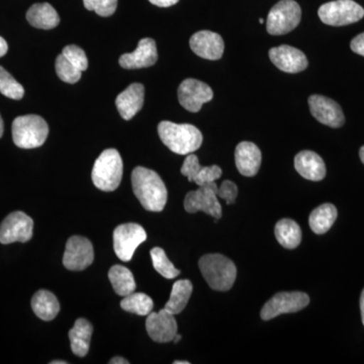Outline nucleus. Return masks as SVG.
Returning a JSON list of instances; mask_svg holds the SVG:
<instances>
[{
  "mask_svg": "<svg viewBox=\"0 0 364 364\" xmlns=\"http://www.w3.org/2000/svg\"><path fill=\"white\" fill-rule=\"evenodd\" d=\"M134 193L145 210L162 212L167 203V188L161 177L153 170L139 166L132 172Z\"/></svg>",
  "mask_w": 364,
  "mask_h": 364,
  "instance_id": "obj_1",
  "label": "nucleus"
},
{
  "mask_svg": "<svg viewBox=\"0 0 364 364\" xmlns=\"http://www.w3.org/2000/svg\"><path fill=\"white\" fill-rule=\"evenodd\" d=\"M158 134L163 144L179 155L191 154L203 144L202 132L193 124L163 121L158 126Z\"/></svg>",
  "mask_w": 364,
  "mask_h": 364,
  "instance_id": "obj_2",
  "label": "nucleus"
},
{
  "mask_svg": "<svg viewBox=\"0 0 364 364\" xmlns=\"http://www.w3.org/2000/svg\"><path fill=\"white\" fill-rule=\"evenodd\" d=\"M200 272L210 289L218 291L231 289L237 277L233 261L222 254H207L198 262Z\"/></svg>",
  "mask_w": 364,
  "mask_h": 364,
  "instance_id": "obj_3",
  "label": "nucleus"
},
{
  "mask_svg": "<svg viewBox=\"0 0 364 364\" xmlns=\"http://www.w3.org/2000/svg\"><path fill=\"white\" fill-rule=\"evenodd\" d=\"M123 177V160L116 149L105 150L93 166L91 178L100 191H114Z\"/></svg>",
  "mask_w": 364,
  "mask_h": 364,
  "instance_id": "obj_4",
  "label": "nucleus"
},
{
  "mask_svg": "<svg viewBox=\"0 0 364 364\" xmlns=\"http://www.w3.org/2000/svg\"><path fill=\"white\" fill-rule=\"evenodd\" d=\"M49 135V127L42 117L26 114L16 117L13 123L14 142L21 149L41 147Z\"/></svg>",
  "mask_w": 364,
  "mask_h": 364,
  "instance_id": "obj_5",
  "label": "nucleus"
},
{
  "mask_svg": "<svg viewBox=\"0 0 364 364\" xmlns=\"http://www.w3.org/2000/svg\"><path fill=\"white\" fill-rule=\"evenodd\" d=\"M301 9L294 0H280L267 16V30L272 36L287 35L299 26Z\"/></svg>",
  "mask_w": 364,
  "mask_h": 364,
  "instance_id": "obj_6",
  "label": "nucleus"
},
{
  "mask_svg": "<svg viewBox=\"0 0 364 364\" xmlns=\"http://www.w3.org/2000/svg\"><path fill=\"white\" fill-rule=\"evenodd\" d=\"M318 14L326 25L341 26L358 23L363 18L364 9L353 0H335L323 4Z\"/></svg>",
  "mask_w": 364,
  "mask_h": 364,
  "instance_id": "obj_7",
  "label": "nucleus"
},
{
  "mask_svg": "<svg viewBox=\"0 0 364 364\" xmlns=\"http://www.w3.org/2000/svg\"><path fill=\"white\" fill-rule=\"evenodd\" d=\"M218 188L215 182L208 186H198L196 191H191L184 198V208L189 214L202 212L212 215L215 220L222 218V207L218 198Z\"/></svg>",
  "mask_w": 364,
  "mask_h": 364,
  "instance_id": "obj_8",
  "label": "nucleus"
},
{
  "mask_svg": "<svg viewBox=\"0 0 364 364\" xmlns=\"http://www.w3.org/2000/svg\"><path fill=\"white\" fill-rule=\"evenodd\" d=\"M145 229L138 224L129 223L117 227L114 232V249L117 257L128 262L133 257L136 249L146 241Z\"/></svg>",
  "mask_w": 364,
  "mask_h": 364,
  "instance_id": "obj_9",
  "label": "nucleus"
},
{
  "mask_svg": "<svg viewBox=\"0 0 364 364\" xmlns=\"http://www.w3.org/2000/svg\"><path fill=\"white\" fill-rule=\"evenodd\" d=\"M310 303L308 294L301 291L279 293L273 296L261 310L262 320L268 321L282 314L296 313Z\"/></svg>",
  "mask_w": 364,
  "mask_h": 364,
  "instance_id": "obj_10",
  "label": "nucleus"
},
{
  "mask_svg": "<svg viewBox=\"0 0 364 364\" xmlns=\"http://www.w3.org/2000/svg\"><path fill=\"white\" fill-rule=\"evenodd\" d=\"M33 221L23 212H14L7 215L0 225V243L30 241L33 237Z\"/></svg>",
  "mask_w": 364,
  "mask_h": 364,
  "instance_id": "obj_11",
  "label": "nucleus"
},
{
  "mask_svg": "<svg viewBox=\"0 0 364 364\" xmlns=\"http://www.w3.org/2000/svg\"><path fill=\"white\" fill-rule=\"evenodd\" d=\"M95 251L91 242L85 237L73 236L66 243L64 267L72 272H81L92 264Z\"/></svg>",
  "mask_w": 364,
  "mask_h": 364,
  "instance_id": "obj_12",
  "label": "nucleus"
},
{
  "mask_svg": "<svg viewBox=\"0 0 364 364\" xmlns=\"http://www.w3.org/2000/svg\"><path fill=\"white\" fill-rule=\"evenodd\" d=\"M179 104L191 112L200 111L205 102H210L214 97L212 88L202 81L188 78L182 81L179 85L178 91Z\"/></svg>",
  "mask_w": 364,
  "mask_h": 364,
  "instance_id": "obj_13",
  "label": "nucleus"
},
{
  "mask_svg": "<svg viewBox=\"0 0 364 364\" xmlns=\"http://www.w3.org/2000/svg\"><path fill=\"white\" fill-rule=\"evenodd\" d=\"M146 330L153 341L168 343L177 334V322L173 314L162 309L159 312H151L146 321Z\"/></svg>",
  "mask_w": 364,
  "mask_h": 364,
  "instance_id": "obj_14",
  "label": "nucleus"
},
{
  "mask_svg": "<svg viewBox=\"0 0 364 364\" xmlns=\"http://www.w3.org/2000/svg\"><path fill=\"white\" fill-rule=\"evenodd\" d=\"M309 105L311 114L321 124L331 128L343 126L345 117L341 107L331 98L323 95H312L309 97Z\"/></svg>",
  "mask_w": 364,
  "mask_h": 364,
  "instance_id": "obj_15",
  "label": "nucleus"
},
{
  "mask_svg": "<svg viewBox=\"0 0 364 364\" xmlns=\"http://www.w3.org/2000/svg\"><path fill=\"white\" fill-rule=\"evenodd\" d=\"M269 58L279 70L287 73H299L308 67V59L303 52L289 45L269 50Z\"/></svg>",
  "mask_w": 364,
  "mask_h": 364,
  "instance_id": "obj_16",
  "label": "nucleus"
},
{
  "mask_svg": "<svg viewBox=\"0 0 364 364\" xmlns=\"http://www.w3.org/2000/svg\"><path fill=\"white\" fill-rule=\"evenodd\" d=\"M191 50L198 56L207 60H219L224 54V40L219 33L210 31L196 33L189 41Z\"/></svg>",
  "mask_w": 364,
  "mask_h": 364,
  "instance_id": "obj_17",
  "label": "nucleus"
},
{
  "mask_svg": "<svg viewBox=\"0 0 364 364\" xmlns=\"http://www.w3.org/2000/svg\"><path fill=\"white\" fill-rule=\"evenodd\" d=\"M157 59L156 43L150 38H145L139 42L135 51L122 55L119 63L124 69H140L154 65Z\"/></svg>",
  "mask_w": 364,
  "mask_h": 364,
  "instance_id": "obj_18",
  "label": "nucleus"
},
{
  "mask_svg": "<svg viewBox=\"0 0 364 364\" xmlns=\"http://www.w3.org/2000/svg\"><path fill=\"white\" fill-rule=\"evenodd\" d=\"M145 98V88L141 83H133L117 95L116 105L121 117L130 121L141 111Z\"/></svg>",
  "mask_w": 364,
  "mask_h": 364,
  "instance_id": "obj_19",
  "label": "nucleus"
},
{
  "mask_svg": "<svg viewBox=\"0 0 364 364\" xmlns=\"http://www.w3.org/2000/svg\"><path fill=\"white\" fill-rule=\"evenodd\" d=\"M237 169L244 176H254L259 171L261 151L251 142H241L235 150Z\"/></svg>",
  "mask_w": 364,
  "mask_h": 364,
  "instance_id": "obj_20",
  "label": "nucleus"
},
{
  "mask_svg": "<svg viewBox=\"0 0 364 364\" xmlns=\"http://www.w3.org/2000/svg\"><path fill=\"white\" fill-rule=\"evenodd\" d=\"M294 167L299 176L308 181H321L326 176V166L322 158L313 151H301L294 158Z\"/></svg>",
  "mask_w": 364,
  "mask_h": 364,
  "instance_id": "obj_21",
  "label": "nucleus"
},
{
  "mask_svg": "<svg viewBox=\"0 0 364 364\" xmlns=\"http://www.w3.org/2000/svg\"><path fill=\"white\" fill-rule=\"evenodd\" d=\"M26 20L33 28L41 30H52L60 23V16L50 4H36L28 9Z\"/></svg>",
  "mask_w": 364,
  "mask_h": 364,
  "instance_id": "obj_22",
  "label": "nucleus"
},
{
  "mask_svg": "<svg viewBox=\"0 0 364 364\" xmlns=\"http://www.w3.org/2000/svg\"><path fill=\"white\" fill-rule=\"evenodd\" d=\"M92 332V325L83 318H78L69 331L71 350L78 358H85L88 353Z\"/></svg>",
  "mask_w": 364,
  "mask_h": 364,
  "instance_id": "obj_23",
  "label": "nucleus"
},
{
  "mask_svg": "<svg viewBox=\"0 0 364 364\" xmlns=\"http://www.w3.org/2000/svg\"><path fill=\"white\" fill-rule=\"evenodd\" d=\"M32 309L38 318L43 321H52L57 317L60 304L51 291L41 289L32 299Z\"/></svg>",
  "mask_w": 364,
  "mask_h": 364,
  "instance_id": "obj_24",
  "label": "nucleus"
},
{
  "mask_svg": "<svg viewBox=\"0 0 364 364\" xmlns=\"http://www.w3.org/2000/svg\"><path fill=\"white\" fill-rule=\"evenodd\" d=\"M337 208L331 203H324L313 210L309 219L311 229L314 233L322 235L327 233L337 219Z\"/></svg>",
  "mask_w": 364,
  "mask_h": 364,
  "instance_id": "obj_25",
  "label": "nucleus"
},
{
  "mask_svg": "<svg viewBox=\"0 0 364 364\" xmlns=\"http://www.w3.org/2000/svg\"><path fill=\"white\" fill-rule=\"evenodd\" d=\"M193 284L188 279L177 280L172 287L169 301L165 305V310L174 316L178 315L188 305L191 294H193Z\"/></svg>",
  "mask_w": 364,
  "mask_h": 364,
  "instance_id": "obj_26",
  "label": "nucleus"
},
{
  "mask_svg": "<svg viewBox=\"0 0 364 364\" xmlns=\"http://www.w3.org/2000/svg\"><path fill=\"white\" fill-rule=\"evenodd\" d=\"M274 234L282 247L294 249L301 244V228L293 220L282 219L277 222L275 225Z\"/></svg>",
  "mask_w": 364,
  "mask_h": 364,
  "instance_id": "obj_27",
  "label": "nucleus"
},
{
  "mask_svg": "<svg viewBox=\"0 0 364 364\" xmlns=\"http://www.w3.org/2000/svg\"><path fill=\"white\" fill-rule=\"evenodd\" d=\"M109 279L114 291L119 296H127L136 291V282L133 273L123 265H114L109 269Z\"/></svg>",
  "mask_w": 364,
  "mask_h": 364,
  "instance_id": "obj_28",
  "label": "nucleus"
},
{
  "mask_svg": "<svg viewBox=\"0 0 364 364\" xmlns=\"http://www.w3.org/2000/svg\"><path fill=\"white\" fill-rule=\"evenodd\" d=\"M121 306L124 311L136 314L139 316H148L154 308L153 299L146 294L135 293L124 296L121 301Z\"/></svg>",
  "mask_w": 364,
  "mask_h": 364,
  "instance_id": "obj_29",
  "label": "nucleus"
},
{
  "mask_svg": "<svg viewBox=\"0 0 364 364\" xmlns=\"http://www.w3.org/2000/svg\"><path fill=\"white\" fill-rule=\"evenodd\" d=\"M151 258H152L153 267L158 273L167 279H176L181 274V272L174 267L171 261L167 258L166 253L163 249L156 247L151 250Z\"/></svg>",
  "mask_w": 364,
  "mask_h": 364,
  "instance_id": "obj_30",
  "label": "nucleus"
},
{
  "mask_svg": "<svg viewBox=\"0 0 364 364\" xmlns=\"http://www.w3.org/2000/svg\"><path fill=\"white\" fill-rule=\"evenodd\" d=\"M0 92L6 97L16 100H21L25 95L23 86L1 66H0Z\"/></svg>",
  "mask_w": 364,
  "mask_h": 364,
  "instance_id": "obj_31",
  "label": "nucleus"
},
{
  "mask_svg": "<svg viewBox=\"0 0 364 364\" xmlns=\"http://www.w3.org/2000/svg\"><path fill=\"white\" fill-rule=\"evenodd\" d=\"M55 68H56L57 75L61 79L62 81L67 83L77 82L80 80L81 74L82 71L79 70L76 68L71 62L65 58L63 54L59 55L56 59V64H55Z\"/></svg>",
  "mask_w": 364,
  "mask_h": 364,
  "instance_id": "obj_32",
  "label": "nucleus"
},
{
  "mask_svg": "<svg viewBox=\"0 0 364 364\" xmlns=\"http://www.w3.org/2000/svg\"><path fill=\"white\" fill-rule=\"evenodd\" d=\"M86 9L95 11L98 16H111L116 13L117 0H83Z\"/></svg>",
  "mask_w": 364,
  "mask_h": 364,
  "instance_id": "obj_33",
  "label": "nucleus"
},
{
  "mask_svg": "<svg viewBox=\"0 0 364 364\" xmlns=\"http://www.w3.org/2000/svg\"><path fill=\"white\" fill-rule=\"evenodd\" d=\"M62 54L71 62L76 68L80 71H85L88 68V59L86 54L80 47L76 45L66 46Z\"/></svg>",
  "mask_w": 364,
  "mask_h": 364,
  "instance_id": "obj_34",
  "label": "nucleus"
},
{
  "mask_svg": "<svg viewBox=\"0 0 364 364\" xmlns=\"http://www.w3.org/2000/svg\"><path fill=\"white\" fill-rule=\"evenodd\" d=\"M222 176V169L218 165L212 166L200 167V171L196 174L193 182L198 186H208L213 183Z\"/></svg>",
  "mask_w": 364,
  "mask_h": 364,
  "instance_id": "obj_35",
  "label": "nucleus"
},
{
  "mask_svg": "<svg viewBox=\"0 0 364 364\" xmlns=\"http://www.w3.org/2000/svg\"><path fill=\"white\" fill-rule=\"evenodd\" d=\"M218 198H222L227 205H232L236 200L238 196V188L231 181H223L221 186L218 189Z\"/></svg>",
  "mask_w": 364,
  "mask_h": 364,
  "instance_id": "obj_36",
  "label": "nucleus"
},
{
  "mask_svg": "<svg viewBox=\"0 0 364 364\" xmlns=\"http://www.w3.org/2000/svg\"><path fill=\"white\" fill-rule=\"evenodd\" d=\"M200 167L202 165L200 164L198 156H196L195 154H189L182 165L181 174L188 177L189 181L193 182L196 174L200 171Z\"/></svg>",
  "mask_w": 364,
  "mask_h": 364,
  "instance_id": "obj_37",
  "label": "nucleus"
},
{
  "mask_svg": "<svg viewBox=\"0 0 364 364\" xmlns=\"http://www.w3.org/2000/svg\"><path fill=\"white\" fill-rule=\"evenodd\" d=\"M350 48L352 51L364 57V33L356 36V37L351 41Z\"/></svg>",
  "mask_w": 364,
  "mask_h": 364,
  "instance_id": "obj_38",
  "label": "nucleus"
},
{
  "mask_svg": "<svg viewBox=\"0 0 364 364\" xmlns=\"http://www.w3.org/2000/svg\"><path fill=\"white\" fill-rule=\"evenodd\" d=\"M151 4L159 7H169L176 4L179 0H149Z\"/></svg>",
  "mask_w": 364,
  "mask_h": 364,
  "instance_id": "obj_39",
  "label": "nucleus"
},
{
  "mask_svg": "<svg viewBox=\"0 0 364 364\" xmlns=\"http://www.w3.org/2000/svg\"><path fill=\"white\" fill-rule=\"evenodd\" d=\"M7 50H9V46H7L6 41L0 37V58L6 54Z\"/></svg>",
  "mask_w": 364,
  "mask_h": 364,
  "instance_id": "obj_40",
  "label": "nucleus"
},
{
  "mask_svg": "<svg viewBox=\"0 0 364 364\" xmlns=\"http://www.w3.org/2000/svg\"><path fill=\"white\" fill-rule=\"evenodd\" d=\"M109 363L111 364H128L129 363L127 359H124L123 358H119V356H117V358H114L111 359V361H109Z\"/></svg>",
  "mask_w": 364,
  "mask_h": 364,
  "instance_id": "obj_41",
  "label": "nucleus"
},
{
  "mask_svg": "<svg viewBox=\"0 0 364 364\" xmlns=\"http://www.w3.org/2000/svg\"><path fill=\"white\" fill-rule=\"evenodd\" d=\"M360 311H361V318H363V323L364 325V289L363 294H361L360 296Z\"/></svg>",
  "mask_w": 364,
  "mask_h": 364,
  "instance_id": "obj_42",
  "label": "nucleus"
},
{
  "mask_svg": "<svg viewBox=\"0 0 364 364\" xmlns=\"http://www.w3.org/2000/svg\"><path fill=\"white\" fill-rule=\"evenodd\" d=\"M4 121H2V117L0 116V138H1L2 135H4Z\"/></svg>",
  "mask_w": 364,
  "mask_h": 364,
  "instance_id": "obj_43",
  "label": "nucleus"
},
{
  "mask_svg": "<svg viewBox=\"0 0 364 364\" xmlns=\"http://www.w3.org/2000/svg\"><path fill=\"white\" fill-rule=\"evenodd\" d=\"M359 156H360L361 161H363L364 164V146L360 148V151H359Z\"/></svg>",
  "mask_w": 364,
  "mask_h": 364,
  "instance_id": "obj_44",
  "label": "nucleus"
},
{
  "mask_svg": "<svg viewBox=\"0 0 364 364\" xmlns=\"http://www.w3.org/2000/svg\"><path fill=\"white\" fill-rule=\"evenodd\" d=\"M181 340V335L176 334V336L174 337L173 342H176V343H178L179 341Z\"/></svg>",
  "mask_w": 364,
  "mask_h": 364,
  "instance_id": "obj_45",
  "label": "nucleus"
},
{
  "mask_svg": "<svg viewBox=\"0 0 364 364\" xmlns=\"http://www.w3.org/2000/svg\"><path fill=\"white\" fill-rule=\"evenodd\" d=\"M51 364H67L68 363H66V361H64V360H61V361H58V360H55V361H52V363H50Z\"/></svg>",
  "mask_w": 364,
  "mask_h": 364,
  "instance_id": "obj_46",
  "label": "nucleus"
},
{
  "mask_svg": "<svg viewBox=\"0 0 364 364\" xmlns=\"http://www.w3.org/2000/svg\"><path fill=\"white\" fill-rule=\"evenodd\" d=\"M173 363L174 364H189L188 361H179V360L174 361Z\"/></svg>",
  "mask_w": 364,
  "mask_h": 364,
  "instance_id": "obj_47",
  "label": "nucleus"
},
{
  "mask_svg": "<svg viewBox=\"0 0 364 364\" xmlns=\"http://www.w3.org/2000/svg\"><path fill=\"white\" fill-rule=\"evenodd\" d=\"M260 21V23H264V20H263V18H260V21Z\"/></svg>",
  "mask_w": 364,
  "mask_h": 364,
  "instance_id": "obj_48",
  "label": "nucleus"
}]
</instances>
